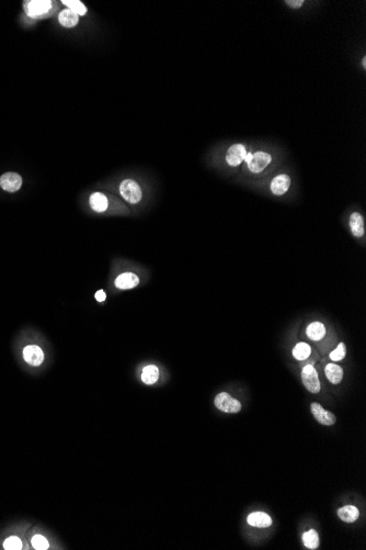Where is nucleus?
<instances>
[{"mask_svg": "<svg viewBox=\"0 0 366 550\" xmlns=\"http://www.w3.org/2000/svg\"><path fill=\"white\" fill-rule=\"evenodd\" d=\"M292 354H293V357H294L296 360L304 361L310 356L311 347L308 345L307 343H304V342L297 343L296 345L294 346V348H293Z\"/></svg>", "mask_w": 366, "mask_h": 550, "instance_id": "21", "label": "nucleus"}, {"mask_svg": "<svg viewBox=\"0 0 366 550\" xmlns=\"http://www.w3.org/2000/svg\"><path fill=\"white\" fill-rule=\"evenodd\" d=\"M62 4L67 7V9L75 12L79 17L86 16L88 12L87 7L80 0H62Z\"/></svg>", "mask_w": 366, "mask_h": 550, "instance_id": "22", "label": "nucleus"}, {"mask_svg": "<svg viewBox=\"0 0 366 550\" xmlns=\"http://www.w3.org/2000/svg\"><path fill=\"white\" fill-rule=\"evenodd\" d=\"M254 145V140H225L213 145L205 161L210 167L226 177L240 173V168Z\"/></svg>", "mask_w": 366, "mask_h": 550, "instance_id": "2", "label": "nucleus"}, {"mask_svg": "<svg viewBox=\"0 0 366 550\" xmlns=\"http://www.w3.org/2000/svg\"><path fill=\"white\" fill-rule=\"evenodd\" d=\"M302 381L304 387L307 389L310 393H318L321 389L320 380H319L318 371L312 365H306L302 369Z\"/></svg>", "mask_w": 366, "mask_h": 550, "instance_id": "8", "label": "nucleus"}, {"mask_svg": "<svg viewBox=\"0 0 366 550\" xmlns=\"http://www.w3.org/2000/svg\"><path fill=\"white\" fill-rule=\"evenodd\" d=\"M58 22L66 29H72L79 23V16L69 9H63L59 11Z\"/></svg>", "mask_w": 366, "mask_h": 550, "instance_id": "16", "label": "nucleus"}, {"mask_svg": "<svg viewBox=\"0 0 366 550\" xmlns=\"http://www.w3.org/2000/svg\"><path fill=\"white\" fill-rule=\"evenodd\" d=\"M45 358L42 348L37 345H28L23 348V359L30 366L37 367L42 365Z\"/></svg>", "mask_w": 366, "mask_h": 550, "instance_id": "10", "label": "nucleus"}, {"mask_svg": "<svg viewBox=\"0 0 366 550\" xmlns=\"http://www.w3.org/2000/svg\"><path fill=\"white\" fill-rule=\"evenodd\" d=\"M3 547L6 550H20L22 549V541L17 536H10L4 541Z\"/></svg>", "mask_w": 366, "mask_h": 550, "instance_id": "25", "label": "nucleus"}, {"mask_svg": "<svg viewBox=\"0 0 366 550\" xmlns=\"http://www.w3.org/2000/svg\"><path fill=\"white\" fill-rule=\"evenodd\" d=\"M357 57H358V61L356 63L357 67H358V69H360L363 72V74H365V72H366V53H365V51L363 50L361 57L360 56H357Z\"/></svg>", "mask_w": 366, "mask_h": 550, "instance_id": "27", "label": "nucleus"}, {"mask_svg": "<svg viewBox=\"0 0 366 550\" xmlns=\"http://www.w3.org/2000/svg\"><path fill=\"white\" fill-rule=\"evenodd\" d=\"M139 282H141V279H139V277L136 274L131 273V271H126V273L119 274L115 278L114 286L118 290H130L136 288Z\"/></svg>", "mask_w": 366, "mask_h": 550, "instance_id": "14", "label": "nucleus"}, {"mask_svg": "<svg viewBox=\"0 0 366 550\" xmlns=\"http://www.w3.org/2000/svg\"><path fill=\"white\" fill-rule=\"evenodd\" d=\"M324 375L332 384H339L343 379V369L337 363H328L324 367Z\"/></svg>", "mask_w": 366, "mask_h": 550, "instance_id": "18", "label": "nucleus"}, {"mask_svg": "<svg viewBox=\"0 0 366 550\" xmlns=\"http://www.w3.org/2000/svg\"><path fill=\"white\" fill-rule=\"evenodd\" d=\"M310 410H311V413L312 415H314L315 419L321 424V425H324V426H331L334 425V424L336 423L337 421V417L334 413L329 412V411L324 410L320 404L317 403V402H314L310 404Z\"/></svg>", "mask_w": 366, "mask_h": 550, "instance_id": "12", "label": "nucleus"}, {"mask_svg": "<svg viewBox=\"0 0 366 550\" xmlns=\"http://www.w3.org/2000/svg\"><path fill=\"white\" fill-rule=\"evenodd\" d=\"M303 541L308 549H317L319 546V535L314 529H311V531L304 533Z\"/></svg>", "mask_w": 366, "mask_h": 550, "instance_id": "23", "label": "nucleus"}, {"mask_svg": "<svg viewBox=\"0 0 366 550\" xmlns=\"http://www.w3.org/2000/svg\"><path fill=\"white\" fill-rule=\"evenodd\" d=\"M348 229L350 234L360 242H364L366 235L365 216L360 210H352L348 214Z\"/></svg>", "mask_w": 366, "mask_h": 550, "instance_id": "7", "label": "nucleus"}, {"mask_svg": "<svg viewBox=\"0 0 366 550\" xmlns=\"http://www.w3.org/2000/svg\"><path fill=\"white\" fill-rule=\"evenodd\" d=\"M290 11L295 13H308L314 10L316 6L320 5L319 2H307V0H283L281 3Z\"/></svg>", "mask_w": 366, "mask_h": 550, "instance_id": "13", "label": "nucleus"}, {"mask_svg": "<svg viewBox=\"0 0 366 550\" xmlns=\"http://www.w3.org/2000/svg\"><path fill=\"white\" fill-rule=\"evenodd\" d=\"M286 158V151L273 141L254 140L251 151L240 168L241 181H254L273 173L281 167Z\"/></svg>", "mask_w": 366, "mask_h": 550, "instance_id": "1", "label": "nucleus"}, {"mask_svg": "<svg viewBox=\"0 0 366 550\" xmlns=\"http://www.w3.org/2000/svg\"><path fill=\"white\" fill-rule=\"evenodd\" d=\"M338 516L342 522L345 523H353L355 522L358 516H360V512H358L357 507L353 505H345L341 508L338 509Z\"/></svg>", "mask_w": 366, "mask_h": 550, "instance_id": "20", "label": "nucleus"}, {"mask_svg": "<svg viewBox=\"0 0 366 550\" xmlns=\"http://www.w3.org/2000/svg\"><path fill=\"white\" fill-rule=\"evenodd\" d=\"M22 186V177L18 173L8 171L0 176V188L7 192H16Z\"/></svg>", "mask_w": 366, "mask_h": 550, "instance_id": "11", "label": "nucleus"}, {"mask_svg": "<svg viewBox=\"0 0 366 550\" xmlns=\"http://www.w3.org/2000/svg\"><path fill=\"white\" fill-rule=\"evenodd\" d=\"M31 544L33 546V548H35L37 550H46L49 549L50 547V544L48 539H46L44 536L42 535H34L31 539Z\"/></svg>", "mask_w": 366, "mask_h": 550, "instance_id": "26", "label": "nucleus"}, {"mask_svg": "<svg viewBox=\"0 0 366 550\" xmlns=\"http://www.w3.org/2000/svg\"><path fill=\"white\" fill-rule=\"evenodd\" d=\"M326 334H327L326 326L321 322H318V321L311 322L307 326V328H306V335H307L309 340L314 342L321 341L326 336Z\"/></svg>", "mask_w": 366, "mask_h": 550, "instance_id": "15", "label": "nucleus"}, {"mask_svg": "<svg viewBox=\"0 0 366 550\" xmlns=\"http://www.w3.org/2000/svg\"><path fill=\"white\" fill-rule=\"evenodd\" d=\"M95 298H96V299H97L99 302H103V301H105V299H106V294L104 292L103 290H99V291H97V292H96Z\"/></svg>", "mask_w": 366, "mask_h": 550, "instance_id": "28", "label": "nucleus"}, {"mask_svg": "<svg viewBox=\"0 0 366 550\" xmlns=\"http://www.w3.org/2000/svg\"><path fill=\"white\" fill-rule=\"evenodd\" d=\"M243 184L261 191L262 194L264 192L272 198L283 199L288 197L293 189V176L289 169L279 167L272 174L260 179L245 181Z\"/></svg>", "mask_w": 366, "mask_h": 550, "instance_id": "3", "label": "nucleus"}, {"mask_svg": "<svg viewBox=\"0 0 366 550\" xmlns=\"http://www.w3.org/2000/svg\"><path fill=\"white\" fill-rule=\"evenodd\" d=\"M115 191L119 198L134 209H141L147 201V188L145 184L135 177H124L115 185Z\"/></svg>", "mask_w": 366, "mask_h": 550, "instance_id": "4", "label": "nucleus"}, {"mask_svg": "<svg viewBox=\"0 0 366 550\" xmlns=\"http://www.w3.org/2000/svg\"><path fill=\"white\" fill-rule=\"evenodd\" d=\"M247 522L249 525L254 527H259V528H267L272 525V519L267 513H263V512L251 513L248 516Z\"/></svg>", "mask_w": 366, "mask_h": 550, "instance_id": "17", "label": "nucleus"}, {"mask_svg": "<svg viewBox=\"0 0 366 550\" xmlns=\"http://www.w3.org/2000/svg\"><path fill=\"white\" fill-rule=\"evenodd\" d=\"M215 407L225 413H238L241 411V403L227 392H221L215 396Z\"/></svg>", "mask_w": 366, "mask_h": 550, "instance_id": "9", "label": "nucleus"}, {"mask_svg": "<svg viewBox=\"0 0 366 550\" xmlns=\"http://www.w3.org/2000/svg\"><path fill=\"white\" fill-rule=\"evenodd\" d=\"M89 207L96 213H106L111 211L114 214H130L129 208L124 205L117 198L104 194V192H92L89 196Z\"/></svg>", "mask_w": 366, "mask_h": 550, "instance_id": "5", "label": "nucleus"}, {"mask_svg": "<svg viewBox=\"0 0 366 550\" xmlns=\"http://www.w3.org/2000/svg\"><path fill=\"white\" fill-rule=\"evenodd\" d=\"M345 355H347V346H345L344 343H340L337 348L330 353L329 357L332 361L337 362L343 360L345 358Z\"/></svg>", "mask_w": 366, "mask_h": 550, "instance_id": "24", "label": "nucleus"}, {"mask_svg": "<svg viewBox=\"0 0 366 550\" xmlns=\"http://www.w3.org/2000/svg\"><path fill=\"white\" fill-rule=\"evenodd\" d=\"M159 377H160V371H159L158 367L155 365H148L144 367L141 376L142 381L145 384H148V386L155 384L159 380Z\"/></svg>", "mask_w": 366, "mask_h": 550, "instance_id": "19", "label": "nucleus"}, {"mask_svg": "<svg viewBox=\"0 0 366 550\" xmlns=\"http://www.w3.org/2000/svg\"><path fill=\"white\" fill-rule=\"evenodd\" d=\"M54 7L51 0H29L23 5L26 16L32 19H39L48 17Z\"/></svg>", "mask_w": 366, "mask_h": 550, "instance_id": "6", "label": "nucleus"}]
</instances>
